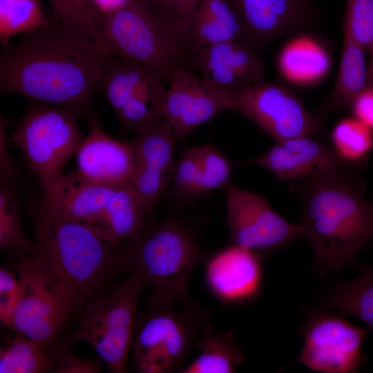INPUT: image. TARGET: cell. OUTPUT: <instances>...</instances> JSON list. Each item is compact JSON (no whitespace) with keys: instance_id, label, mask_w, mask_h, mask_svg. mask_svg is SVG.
Segmentation results:
<instances>
[{"instance_id":"cell-1","label":"cell","mask_w":373,"mask_h":373,"mask_svg":"<svg viewBox=\"0 0 373 373\" xmlns=\"http://www.w3.org/2000/svg\"><path fill=\"white\" fill-rule=\"evenodd\" d=\"M115 61L60 22H50L1 46L0 90L85 113L95 85Z\"/></svg>"},{"instance_id":"cell-32","label":"cell","mask_w":373,"mask_h":373,"mask_svg":"<svg viewBox=\"0 0 373 373\" xmlns=\"http://www.w3.org/2000/svg\"><path fill=\"white\" fill-rule=\"evenodd\" d=\"M59 22L112 55L98 28L97 13L85 0H47ZM113 56V55H112Z\"/></svg>"},{"instance_id":"cell-24","label":"cell","mask_w":373,"mask_h":373,"mask_svg":"<svg viewBox=\"0 0 373 373\" xmlns=\"http://www.w3.org/2000/svg\"><path fill=\"white\" fill-rule=\"evenodd\" d=\"M365 50L344 30L339 70L334 88L321 111L328 113L350 108L354 99L368 86Z\"/></svg>"},{"instance_id":"cell-35","label":"cell","mask_w":373,"mask_h":373,"mask_svg":"<svg viewBox=\"0 0 373 373\" xmlns=\"http://www.w3.org/2000/svg\"><path fill=\"white\" fill-rule=\"evenodd\" d=\"M200 175V164L196 146L189 147L184 151L180 158L175 162L169 187L171 193L183 199L198 197Z\"/></svg>"},{"instance_id":"cell-34","label":"cell","mask_w":373,"mask_h":373,"mask_svg":"<svg viewBox=\"0 0 373 373\" xmlns=\"http://www.w3.org/2000/svg\"><path fill=\"white\" fill-rule=\"evenodd\" d=\"M196 150L201 169L198 196L223 189L230 182L232 168L229 160L211 144L196 146Z\"/></svg>"},{"instance_id":"cell-11","label":"cell","mask_w":373,"mask_h":373,"mask_svg":"<svg viewBox=\"0 0 373 373\" xmlns=\"http://www.w3.org/2000/svg\"><path fill=\"white\" fill-rule=\"evenodd\" d=\"M167 77L142 64L115 59L101 82L124 128L137 133L164 118Z\"/></svg>"},{"instance_id":"cell-15","label":"cell","mask_w":373,"mask_h":373,"mask_svg":"<svg viewBox=\"0 0 373 373\" xmlns=\"http://www.w3.org/2000/svg\"><path fill=\"white\" fill-rule=\"evenodd\" d=\"M164 106L178 141L220 113L231 111L227 93L191 73L187 65L171 71Z\"/></svg>"},{"instance_id":"cell-13","label":"cell","mask_w":373,"mask_h":373,"mask_svg":"<svg viewBox=\"0 0 373 373\" xmlns=\"http://www.w3.org/2000/svg\"><path fill=\"white\" fill-rule=\"evenodd\" d=\"M223 189L230 243L262 254L304 238L302 224L286 220L262 197L231 182Z\"/></svg>"},{"instance_id":"cell-27","label":"cell","mask_w":373,"mask_h":373,"mask_svg":"<svg viewBox=\"0 0 373 373\" xmlns=\"http://www.w3.org/2000/svg\"><path fill=\"white\" fill-rule=\"evenodd\" d=\"M358 269L356 277L331 287L323 299L327 309L358 318L373 330V265Z\"/></svg>"},{"instance_id":"cell-2","label":"cell","mask_w":373,"mask_h":373,"mask_svg":"<svg viewBox=\"0 0 373 373\" xmlns=\"http://www.w3.org/2000/svg\"><path fill=\"white\" fill-rule=\"evenodd\" d=\"M301 194L304 238L310 243L319 274L352 263L372 241L373 204L352 175L291 182Z\"/></svg>"},{"instance_id":"cell-38","label":"cell","mask_w":373,"mask_h":373,"mask_svg":"<svg viewBox=\"0 0 373 373\" xmlns=\"http://www.w3.org/2000/svg\"><path fill=\"white\" fill-rule=\"evenodd\" d=\"M20 294V282L9 270L0 268V320L9 329Z\"/></svg>"},{"instance_id":"cell-33","label":"cell","mask_w":373,"mask_h":373,"mask_svg":"<svg viewBox=\"0 0 373 373\" xmlns=\"http://www.w3.org/2000/svg\"><path fill=\"white\" fill-rule=\"evenodd\" d=\"M187 50L191 28L199 0H144Z\"/></svg>"},{"instance_id":"cell-3","label":"cell","mask_w":373,"mask_h":373,"mask_svg":"<svg viewBox=\"0 0 373 373\" xmlns=\"http://www.w3.org/2000/svg\"><path fill=\"white\" fill-rule=\"evenodd\" d=\"M35 227L33 254L66 286L77 306L111 291L119 276L130 272L123 247L81 223L58 218L41 207Z\"/></svg>"},{"instance_id":"cell-19","label":"cell","mask_w":373,"mask_h":373,"mask_svg":"<svg viewBox=\"0 0 373 373\" xmlns=\"http://www.w3.org/2000/svg\"><path fill=\"white\" fill-rule=\"evenodd\" d=\"M90 131L77 151V171L94 183L112 188L128 186L135 167L131 143L108 135L95 117H89Z\"/></svg>"},{"instance_id":"cell-37","label":"cell","mask_w":373,"mask_h":373,"mask_svg":"<svg viewBox=\"0 0 373 373\" xmlns=\"http://www.w3.org/2000/svg\"><path fill=\"white\" fill-rule=\"evenodd\" d=\"M55 358V373H98L102 366L97 360L78 357L68 348L55 342L51 347Z\"/></svg>"},{"instance_id":"cell-8","label":"cell","mask_w":373,"mask_h":373,"mask_svg":"<svg viewBox=\"0 0 373 373\" xmlns=\"http://www.w3.org/2000/svg\"><path fill=\"white\" fill-rule=\"evenodd\" d=\"M81 113L41 103L29 109L12 135L41 189L62 175L76 154L82 141L78 124Z\"/></svg>"},{"instance_id":"cell-17","label":"cell","mask_w":373,"mask_h":373,"mask_svg":"<svg viewBox=\"0 0 373 373\" xmlns=\"http://www.w3.org/2000/svg\"><path fill=\"white\" fill-rule=\"evenodd\" d=\"M251 164L266 169L280 180L296 182L322 177L354 174L332 147L312 136L276 141Z\"/></svg>"},{"instance_id":"cell-16","label":"cell","mask_w":373,"mask_h":373,"mask_svg":"<svg viewBox=\"0 0 373 373\" xmlns=\"http://www.w3.org/2000/svg\"><path fill=\"white\" fill-rule=\"evenodd\" d=\"M177 142L171 126L164 118L137 133L130 142L135 167L128 186L144 202L149 218L170 186L176 162L173 151Z\"/></svg>"},{"instance_id":"cell-23","label":"cell","mask_w":373,"mask_h":373,"mask_svg":"<svg viewBox=\"0 0 373 373\" xmlns=\"http://www.w3.org/2000/svg\"><path fill=\"white\" fill-rule=\"evenodd\" d=\"M229 41L243 42V34L227 1L199 0L191 23L188 50Z\"/></svg>"},{"instance_id":"cell-43","label":"cell","mask_w":373,"mask_h":373,"mask_svg":"<svg viewBox=\"0 0 373 373\" xmlns=\"http://www.w3.org/2000/svg\"><path fill=\"white\" fill-rule=\"evenodd\" d=\"M371 237H372V239L373 240V221H372V229H371Z\"/></svg>"},{"instance_id":"cell-4","label":"cell","mask_w":373,"mask_h":373,"mask_svg":"<svg viewBox=\"0 0 373 373\" xmlns=\"http://www.w3.org/2000/svg\"><path fill=\"white\" fill-rule=\"evenodd\" d=\"M123 249L130 274L136 273L151 287L149 298L167 303L189 300L192 271L209 254L195 226L173 216L146 222Z\"/></svg>"},{"instance_id":"cell-10","label":"cell","mask_w":373,"mask_h":373,"mask_svg":"<svg viewBox=\"0 0 373 373\" xmlns=\"http://www.w3.org/2000/svg\"><path fill=\"white\" fill-rule=\"evenodd\" d=\"M371 329L358 327L337 312L307 310L300 333L304 343L291 364L321 373H354L364 362L363 343Z\"/></svg>"},{"instance_id":"cell-28","label":"cell","mask_w":373,"mask_h":373,"mask_svg":"<svg viewBox=\"0 0 373 373\" xmlns=\"http://www.w3.org/2000/svg\"><path fill=\"white\" fill-rule=\"evenodd\" d=\"M54 368L51 348H44L21 334L0 349V373L53 372Z\"/></svg>"},{"instance_id":"cell-40","label":"cell","mask_w":373,"mask_h":373,"mask_svg":"<svg viewBox=\"0 0 373 373\" xmlns=\"http://www.w3.org/2000/svg\"><path fill=\"white\" fill-rule=\"evenodd\" d=\"M9 121L1 117L0 119V169L1 177L12 179L18 173V169L8 155V140L6 135V126Z\"/></svg>"},{"instance_id":"cell-39","label":"cell","mask_w":373,"mask_h":373,"mask_svg":"<svg viewBox=\"0 0 373 373\" xmlns=\"http://www.w3.org/2000/svg\"><path fill=\"white\" fill-rule=\"evenodd\" d=\"M350 109L354 117L373 133V86H368L352 102Z\"/></svg>"},{"instance_id":"cell-6","label":"cell","mask_w":373,"mask_h":373,"mask_svg":"<svg viewBox=\"0 0 373 373\" xmlns=\"http://www.w3.org/2000/svg\"><path fill=\"white\" fill-rule=\"evenodd\" d=\"M100 34L113 56L164 73L188 65V50L144 0H130L119 10L97 15Z\"/></svg>"},{"instance_id":"cell-12","label":"cell","mask_w":373,"mask_h":373,"mask_svg":"<svg viewBox=\"0 0 373 373\" xmlns=\"http://www.w3.org/2000/svg\"><path fill=\"white\" fill-rule=\"evenodd\" d=\"M227 93L231 111L254 122L276 141L315 137L321 131L319 119L282 84L265 81Z\"/></svg>"},{"instance_id":"cell-14","label":"cell","mask_w":373,"mask_h":373,"mask_svg":"<svg viewBox=\"0 0 373 373\" xmlns=\"http://www.w3.org/2000/svg\"><path fill=\"white\" fill-rule=\"evenodd\" d=\"M262 254L229 243L209 252L203 265L204 281L220 303L237 306L257 300L262 293L265 272Z\"/></svg>"},{"instance_id":"cell-30","label":"cell","mask_w":373,"mask_h":373,"mask_svg":"<svg viewBox=\"0 0 373 373\" xmlns=\"http://www.w3.org/2000/svg\"><path fill=\"white\" fill-rule=\"evenodd\" d=\"M42 11L40 0H0L1 46L18 34H28L50 23Z\"/></svg>"},{"instance_id":"cell-42","label":"cell","mask_w":373,"mask_h":373,"mask_svg":"<svg viewBox=\"0 0 373 373\" xmlns=\"http://www.w3.org/2000/svg\"><path fill=\"white\" fill-rule=\"evenodd\" d=\"M371 53V60L367 70L369 86H373V47L370 50Z\"/></svg>"},{"instance_id":"cell-29","label":"cell","mask_w":373,"mask_h":373,"mask_svg":"<svg viewBox=\"0 0 373 373\" xmlns=\"http://www.w3.org/2000/svg\"><path fill=\"white\" fill-rule=\"evenodd\" d=\"M10 181L1 177L0 247L15 250L22 258L32 254L36 247L23 233L16 191Z\"/></svg>"},{"instance_id":"cell-36","label":"cell","mask_w":373,"mask_h":373,"mask_svg":"<svg viewBox=\"0 0 373 373\" xmlns=\"http://www.w3.org/2000/svg\"><path fill=\"white\" fill-rule=\"evenodd\" d=\"M344 30L370 51L373 47V0H347Z\"/></svg>"},{"instance_id":"cell-25","label":"cell","mask_w":373,"mask_h":373,"mask_svg":"<svg viewBox=\"0 0 373 373\" xmlns=\"http://www.w3.org/2000/svg\"><path fill=\"white\" fill-rule=\"evenodd\" d=\"M200 354L180 373H233L245 357L232 331L216 332L209 322L202 328L195 343Z\"/></svg>"},{"instance_id":"cell-20","label":"cell","mask_w":373,"mask_h":373,"mask_svg":"<svg viewBox=\"0 0 373 373\" xmlns=\"http://www.w3.org/2000/svg\"><path fill=\"white\" fill-rule=\"evenodd\" d=\"M242 30L243 42L269 41L299 25L309 15L307 0H227Z\"/></svg>"},{"instance_id":"cell-5","label":"cell","mask_w":373,"mask_h":373,"mask_svg":"<svg viewBox=\"0 0 373 373\" xmlns=\"http://www.w3.org/2000/svg\"><path fill=\"white\" fill-rule=\"evenodd\" d=\"M182 303L179 310L149 298L137 317L131 346L137 372H180L185 366L210 311L190 300Z\"/></svg>"},{"instance_id":"cell-18","label":"cell","mask_w":373,"mask_h":373,"mask_svg":"<svg viewBox=\"0 0 373 373\" xmlns=\"http://www.w3.org/2000/svg\"><path fill=\"white\" fill-rule=\"evenodd\" d=\"M187 60L202 78L226 93L265 81L261 59L239 41L189 48Z\"/></svg>"},{"instance_id":"cell-44","label":"cell","mask_w":373,"mask_h":373,"mask_svg":"<svg viewBox=\"0 0 373 373\" xmlns=\"http://www.w3.org/2000/svg\"><path fill=\"white\" fill-rule=\"evenodd\" d=\"M88 3H89L91 7H92V5H91V3H92V0H85ZM93 8V7H92Z\"/></svg>"},{"instance_id":"cell-21","label":"cell","mask_w":373,"mask_h":373,"mask_svg":"<svg viewBox=\"0 0 373 373\" xmlns=\"http://www.w3.org/2000/svg\"><path fill=\"white\" fill-rule=\"evenodd\" d=\"M116 189L90 182L77 171L63 173L42 188L41 207L58 218L86 225Z\"/></svg>"},{"instance_id":"cell-7","label":"cell","mask_w":373,"mask_h":373,"mask_svg":"<svg viewBox=\"0 0 373 373\" xmlns=\"http://www.w3.org/2000/svg\"><path fill=\"white\" fill-rule=\"evenodd\" d=\"M146 285L136 273L86 304L69 342L85 341L113 373L126 372L137 321V307Z\"/></svg>"},{"instance_id":"cell-22","label":"cell","mask_w":373,"mask_h":373,"mask_svg":"<svg viewBox=\"0 0 373 373\" xmlns=\"http://www.w3.org/2000/svg\"><path fill=\"white\" fill-rule=\"evenodd\" d=\"M147 209L129 186L117 188L103 209L85 226L115 245L133 238L146 222Z\"/></svg>"},{"instance_id":"cell-41","label":"cell","mask_w":373,"mask_h":373,"mask_svg":"<svg viewBox=\"0 0 373 373\" xmlns=\"http://www.w3.org/2000/svg\"><path fill=\"white\" fill-rule=\"evenodd\" d=\"M130 0H92V7L97 15H106L126 6Z\"/></svg>"},{"instance_id":"cell-9","label":"cell","mask_w":373,"mask_h":373,"mask_svg":"<svg viewBox=\"0 0 373 373\" xmlns=\"http://www.w3.org/2000/svg\"><path fill=\"white\" fill-rule=\"evenodd\" d=\"M20 294L11 329L49 349L77 303L66 286L34 254L17 266Z\"/></svg>"},{"instance_id":"cell-31","label":"cell","mask_w":373,"mask_h":373,"mask_svg":"<svg viewBox=\"0 0 373 373\" xmlns=\"http://www.w3.org/2000/svg\"><path fill=\"white\" fill-rule=\"evenodd\" d=\"M332 148L345 162L354 164L373 149V133L356 117L341 119L331 133Z\"/></svg>"},{"instance_id":"cell-26","label":"cell","mask_w":373,"mask_h":373,"mask_svg":"<svg viewBox=\"0 0 373 373\" xmlns=\"http://www.w3.org/2000/svg\"><path fill=\"white\" fill-rule=\"evenodd\" d=\"M280 73L296 84H310L323 78L330 68V59L324 48L307 36L288 42L278 60Z\"/></svg>"}]
</instances>
